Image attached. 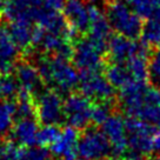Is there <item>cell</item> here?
<instances>
[{
	"label": "cell",
	"mask_w": 160,
	"mask_h": 160,
	"mask_svg": "<svg viewBox=\"0 0 160 160\" xmlns=\"http://www.w3.org/2000/svg\"><path fill=\"white\" fill-rule=\"evenodd\" d=\"M145 48H148L142 42H137L134 39L125 35H111L107 45V59L108 62H126L133 55L138 54Z\"/></svg>",
	"instance_id": "10"
},
{
	"label": "cell",
	"mask_w": 160,
	"mask_h": 160,
	"mask_svg": "<svg viewBox=\"0 0 160 160\" xmlns=\"http://www.w3.org/2000/svg\"><path fill=\"white\" fill-rule=\"evenodd\" d=\"M100 160H131L128 158H104V159H100Z\"/></svg>",
	"instance_id": "31"
},
{
	"label": "cell",
	"mask_w": 160,
	"mask_h": 160,
	"mask_svg": "<svg viewBox=\"0 0 160 160\" xmlns=\"http://www.w3.org/2000/svg\"><path fill=\"white\" fill-rule=\"evenodd\" d=\"M62 10L67 22L79 33V35L88 33L90 31L88 7L82 0H66Z\"/></svg>",
	"instance_id": "15"
},
{
	"label": "cell",
	"mask_w": 160,
	"mask_h": 160,
	"mask_svg": "<svg viewBox=\"0 0 160 160\" xmlns=\"http://www.w3.org/2000/svg\"><path fill=\"white\" fill-rule=\"evenodd\" d=\"M114 102H93L91 112V124L95 127L101 126L113 113Z\"/></svg>",
	"instance_id": "23"
},
{
	"label": "cell",
	"mask_w": 160,
	"mask_h": 160,
	"mask_svg": "<svg viewBox=\"0 0 160 160\" xmlns=\"http://www.w3.org/2000/svg\"><path fill=\"white\" fill-rule=\"evenodd\" d=\"M88 14H90V31L88 37L97 45L101 47L107 53V45L111 38V27L106 14H104L94 4H88Z\"/></svg>",
	"instance_id": "12"
},
{
	"label": "cell",
	"mask_w": 160,
	"mask_h": 160,
	"mask_svg": "<svg viewBox=\"0 0 160 160\" xmlns=\"http://www.w3.org/2000/svg\"><path fill=\"white\" fill-rule=\"evenodd\" d=\"M101 126L112 146V155L118 158L125 154L128 147V135L122 117L119 113H112Z\"/></svg>",
	"instance_id": "9"
},
{
	"label": "cell",
	"mask_w": 160,
	"mask_h": 160,
	"mask_svg": "<svg viewBox=\"0 0 160 160\" xmlns=\"http://www.w3.org/2000/svg\"><path fill=\"white\" fill-rule=\"evenodd\" d=\"M21 150H22V147L15 144L13 140L10 139L8 141H5L1 160H20Z\"/></svg>",
	"instance_id": "26"
},
{
	"label": "cell",
	"mask_w": 160,
	"mask_h": 160,
	"mask_svg": "<svg viewBox=\"0 0 160 160\" xmlns=\"http://www.w3.org/2000/svg\"><path fill=\"white\" fill-rule=\"evenodd\" d=\"M79 92L93 102H114L115 88L100 71H80Z\"/></svg>",
	"instance_id": "3"
},
{
	"label": "cell",
	"mask_w": 160,
	"mask_h": 160,
	"mask_svg": "<svg viewBox=\"0 0 160 160\" xmlns=\"http://www.w3.org/2000/svg\"><path fill=\"white\" fill-rule=\"evenodd\" d=\"M66 0H44V6L48 10L60 11L64 8Z\"/></svg>",
	"instance_id": "28"
},
{
	"label": "cell",
	"mask_w": 160,
	"mask_h": 160,
	"mask_svg": "<svg viewBox=\"0 0 160 160\" xmlns=\"http://www.w3.org/2000/svg\"><path fill=\"white\" fill-rule=\"evenodd\" d=\"M93 101L82 93L71 92L64 100L65 121L79 131H84L91 125V112Z\"/></svg>",
	"instance_id": "7"
},
{
	"label": "cell",
	"mask_w": 160,
	"mask_h": 160,
	"mask_svg": "<svg viewBox=\"0 0 160 160\" xmlns=\"http://www.w3.org/2000/svg\"><path fill=\"white\" fill-rule=\"evenodd\" d=\"M150 77L160 81V47H158L150 58Z\"/></svg>",
	"instance_id": "27"
},
{
	"label": "cell",
	"mask_w": 160,
	"mask_h": 160,
	"mask_svg": "<svg viewBox=\"0 0 160 160\" xmlns=\"http://www.w3.org/2000/svg\"><path fill=\"white\" fill-rule=\"evenodd\" d=\"M6 0H0V17L4 14V7H5Z\"/></svg>",
	"instance_id": "30"
},
{
	"label": "cell",
	"mask_w": 160,
	"mask_h": 160,
	"mask_svg": "<svg viewBox=\"0 0 160 160\" xmlns=\"http://www.w3.org/2000/svg\"><path fill=\"white\" fill-rule=\"evenodd\" d=\"M35 66L44 85L58 91L60 94H68L78 86L79 73L72 66L71 60L42 53L37 59Z\"/></svg>",
	"instance_id": "1"
},
{
	"label": "cell",
	"mask_w": 160,
	"mask_h": 160,
	"mask_svg": "<svg viewBox=\"0 0 160 160\" xmlns=\"http://www.w3.org/2000/svg\"><path fill=\"white\" fill-rule=\"evenodd\" d=\"M141 42L146 45L150 50L160 47V20L153 17L147 18L141 31Z\"/></svg>",
	"instance_id": "21"
},
{
	"label": "cell",
	"mask_w": 160,
	"mask_h": 160,
	"mask_svg": "<svg viewBox=\"0 0 160 160\" xmlns=\"http://www.w3.org/2000/svg\"><path fill=\"white\" fill-rule=\"evenodd\" d=\"M154 160H160V158H157V159H154Z\"/></svg>",
	"instance_id": "34"
},
{
	"label": "cell",
	"mask_w": 160,
	"mask_h": 160,
	"mask_svg": "<svg viewBox=\"0 0 160 160\" xmlns=\"http://www.w3.org/2000/svg\"><path fill=\"white\" fill-rule=\"evenodd\" d=\"M39 121L35 118L18 119L11 131V140L21 147H31L37 144Z\"/></svg>",
	"instance_id": "17"
},
{
	"label": "cell",
	"mask_w": 160,
	"mask_h": 160,
	"mask_svg": "<svg viewBox=\"0 0 160 160\" xmlns=\"http://www.w3.org/2000/svg\"><path fill=\"white\" fill-rule=\"evenodd\" d=\"M153 151L160 154V132L153 137Z\"/></svg>",
	"instance_id": "29"
},
{
	"label": "cell",
	"mask_w": 160,
	"mask_h": 160,
	"mask_svg": "<svg viewBox=\"0 0 160 160\" xmlns=\"http://www.w3.org/2000/svg\"><path fill=\"white\" fill-rule=\"evenodd\" d=\"M10 32L15 44L25 55L30 53L33 48L32 41V32L33 25L27 22H10Z\"/></svg>",
	"instance_id": "18"
},
{
	"label": "cell",
	"mask_w": 160,
	"mask_h": 160,
	"mask_svg": "<svg viewBox=\"0 0 160 160\" xmlns=\"http://www.w3.org/2000/svg\"><path fill=\"white\" fill-rule=\"evenodd\" d=\"M78 155L82 160H100L112 154V146L102 131L88 126L82 131L78 140Z\"/></svg>",
	"instance_id": "4"
},
{
	"label": "cell",
	"mask_w": 160,
	"mask_h": 160,
	"mask_svg": "<svg viewBox=\"0 0 160 160\" xmlns=\"http://www.w3.org/2000/svg\"><path fill=\"white\" fill-rule=\"evenodd\" d=\"M2 150H4V142H1V140H0V160H1V155H2Z\"/></svg>",
	"instance_id": "32"
},
{
	"label": "cell",
	"mask_w": 160,
	"mask_h": 160,
	"mask_svg": "<svg viewBox=\"0 0 160 160\" xmlns=\"http://www.w3.org/2000/svg\"><path fill=\"white\" fill-rule=\"evenodd\" d=\"M21 50L15 44L10 28L6 25H0V73L11 74L19 61Z\"/></svg>",
	"instance_id": "11"
},
{
	"label": "cell",
	"mask_w": 160,
	"mask_h": 160,
	"mask_svg": "<svg viewBox=\"0 0 160 160\" xmlns=\"http://www.w3.org/2000/svg\"><path fill=\"white\" fill-rule=\"evenodd\" d=\"M106 52L90 37L78 38L73 44L72 64L79 71H100L104 66Z\"/></svg>",
	"instance_id": "6"
},
{
	"label": "cell",
	"mask_w": 160,
	"mask_h": 160,
	"mask_svg": "<svg viewBox=\"0 0 160 160\" xmlns=\"http://www.w3.org/2000/svg\"><path fill=\"white\" fill-rule=\"evenodd\" d=\"M62 130L59 125H44L38 132L37 144L42 147H51L61 135Z\"/></svg>",
	"instance_id": "22"
},
{
	"label": "cell",
	"mask_w": 160,
	"mask_h": 160,
	"mask_svg": "<svg viewBox=\"0 0 160 160\" xmlns=\"http://www.w3.org/2000/svg\"><path fill=\"white\" fill-rule=\"evenodd\" d=\"M131 117L144 120L160 130V90L147 87L139 106Z\"/></svg>",
	"instance_id": "13"
},
{
	"label": "cell",
	"mask_w": 160,
	"mask_h": 160,
	"mask_svg": "<svg viewBox=\"0 0 160 160\" xmlns=\"http://www.w3.org/2000/svg\"><path fill=\"white\" fill-rule=\"evenodd\" d=\"M15 79L21 90L30 92L34 97L42 91L44 82L41 80L39 71L32 62L27 60H19L14 68Z\"/></svg>",
	"instance_id": "14"
},
{
	"label": "cell",
	"mask_w": 160,
	"mask_h": 160,
	"mask_svg": "<svg viewBox=\"0 0 160 160\" xmlns=\"http://www.w3.org/2000/svg\"><path fill=\"white\" fill-rule=\"evenodd\" d=\"M15 100H2L0 102V140L11 133L15 120Z\"/></svg>",
	"instance_id": "20"
},
{
	"label": "cell",
	"mask_w": 160,
	"mask_h": 160,
	"mask_svg": "<svg viewBox=\"0 0 160 160\" xmlns=\"http://www.w3.org/2000/svg\"><path fill=\"white\" fill-rule=\"evenodd\" d=\"M144 160H147V158H146V159H144Z\"/></svg>",
	"instance_id": "35"
},
{
	"label": "cell",
	"mask_w": 160,
	"mask_h": 160,
	"mask_svg": "<svg viewBox=\"0 0 160 160\" xmlns=\"http://www.w3.org/2000/svg\"><path fill=\"white\" fill-rule=\"evenodd\" d=\"M44 8V0H6L4 17L8 22L33 24Z\"/></svg>",
	"instance_id": "8"
},
{
	"label": "cell",
	"mask_w": 160,
	"mask_h": 160,
	"mask_svg": "<svg viewBox=\"0 0 160 160\" xmlns=\"http://www.w3.org/2000/svg\"><path fill=\"white\" fill-rule=\"evenodd\" d=\"M1 78H2V74L0 73V100H2V97H1Z\"/></svg>",
	"instance_id": "33"
},
{
	"label": "cell",
	"mask_w": 160,
	"mask_h": 160,
	"mask_svg": "<svg viewBox=\"0 0 160 160\" xmlns=\"http://www.w3.org/2000/svg\"><path fill=\"white\" fill-rule=\"evenodd\" d=\"M106 17L115 33L137 39L141 35L142 20L125 0H106Z\"/></svg>",
	"instance_id": "2"
},
{
	"label": "cell",
	"mask_w": 160,
	"mask_h": 160,
	"mask_svg": "<svg viewBox=\"0 0 160 160\" xmlns=\"http://www.w3.org/2000/svg\"><path fill=\"white\" fill-rule=\"evenodd\" d=\"M20 160H53L52 153L46 147H27L21 150Z\"/></svg>",
	"instance_id": "25"
},
{
	"label": "cell",
	"mask_w": 160,
	"mask_h": 160,
	"mask_svg": "<svg viewBox=\"0 0 160 160\" xmlns=\"http://www.w3.org/2000/svg\"><path fill=\"white\" fill-rule=\"evenodd\" d=\"M105 75L111 82V85L119 90L132 80H135L133 79L130 70L124 62H108L105 68Z\"/></svg>",
	"instance_id": "19"
},
{
	"label": "cell",
	"mask_w": 160,
	"mask_h": 160,
	"mask_svg": "<svg viewBox=\"0 0 160 160\" xmlns=\"http://www.w3.org/2000/svg\"><path fill=\"white\" fill-rule=\"evenodd\" d=\"M58 91L42 90L35 97L37 120L41 125H61L65 121L64 101Z\"/></svg>",
	"instance_id": "5"
},
{
	"label": "cell",
	"mask_w": 160,
	"mask_h": 160,
	"mask_svg": "<svg viewBox=\"0 0 160 160\" xmlns=\"http://www.w3.org/2000/svg\"><path fill=\"white\" fill-rule=\"evenodd\" d=\"M80 133L79 130H77L72 126H66L61 132V135L50 147L52 155L54 157H62L64 160H77L78 159V140H79Z\"/></svg>",
	"instance_id": "16"
},
{
	"label": "cell",
	"mask_w": 160,
	"mask_h": 160,
	"mask_svg": "<svg viewBox=\"0 0 160 160\" xmlns=\"http://www.w3.org/2000/svg\"><path fill=\"white\" fill-rule=\"evenodd\" d=\"M132 7L137 14L141 18H148L158 7H160V0H125Z\"/></svg>",
	"instance_id": "24"
}]
</instances>
